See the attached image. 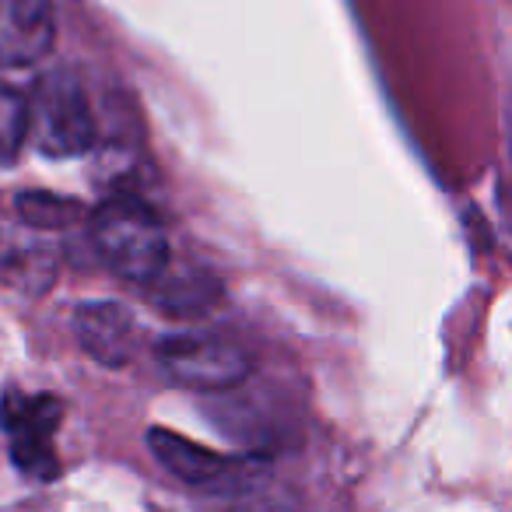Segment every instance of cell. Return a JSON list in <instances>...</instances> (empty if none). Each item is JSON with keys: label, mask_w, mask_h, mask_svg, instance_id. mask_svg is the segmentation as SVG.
I'll return each instance as SVG.
<instances>
[{"label": "cell", "mask_w": 512, "mask_h": 512, "mask_svg": "<svg viewBox=\"0 0 512 512\" xmlns=\"http://www.w3.org/2000/svg\"><path fill=\"white\" fill-rule=\"evenodd\" d=\"M92 246L109 271L134 285H151L169 267V232L151 204L137 197H109L88 218Z\"/></svg>", "instance_id": "1"}, {"label": "cell", "mask_w": 512, "mask_h": 512, "mask_svg": "<svg viewBox=\"0 0 512 512\" xmlns=\"http://www.w3.org/2000/svg\"><path fill=\"white\" fill-rule=\"evenodd\" d=\"M99 123L74 71H46L25 95V144L46 158H78L92 151Z\"/></svg>", "instance_id": "2"}, {"label": "cell", "mask_w": 512, "mask_h": 512, "mask_svg": "<svg viewBox=\"0 0 512 512\" xmlns=\"http://www.w3.org/2000/svg\"><path fill=\"white\" fill-rule=\"evenodd\" d=\"M158 362L172 383L200 393H221L246 383L253 358L221 334H176L158 344Z\"/></svg>", "instance_id": "3"}, {"label": "cell", "mask_w": 512, "mask_h": 512, "mask_svg": "<svg viewBox=\"0 0 512 512\" xmlns=\"http://www.w3.org/2000/svg\"><path fill=\"white\" fill-rule=\"evenodd\" d=\"M64 407L57 397H22L11 393L0 404V425L11 442L18 467L36 477H53L60 470L57 449H53V432H57Z\"/></svg>", "instance_id": "4"}, {"label": "cell", "mask_w": 512, "mask_h": 512, "mask_svg": "<svg viewBox=\"0 0 512 512\" xmlns=\"http://www.w3.org/2000/svg\"><path fill=\"white\" fill-rule=\"evenodd\" d=\"M148 446L169 474H176L179 481L193 484V488L214 491V484H232V491H253V484L264 474L260 463L228 460V456L197 446V442L186 439V435L165 432V428H151Z\"/></svg>", "instance_id": "5"}, {"label": "cell", "mask_w": 512, "mask_h": 512, "mask_svg": "<svg viewBox=\"0 0 512 512\" xmlns=\"http://www.w3.org/2000/svg\"><path fill=\"white\" fill-rule=\"evenodd\" d=\"M57 43L53 0H0V67L22 71L50 57Z\"/></svg>", "instance_id": "6"}, {"label": "cell", "mask_w": 512, "mask_h": 512, "mask_svg": "<svg viewBox=\"0 0 512 512\" xmlns=\"http://www.w3.org/2000/svg\"><path fill=\"white\" fill-rule=\"evenodd\" d=\"M74 334L88 358L106 369L130 365L137 355V327L134 316L120 302H85L74 313Z\"/></svg>", "instance_id": "7"}, {"label": "cell", "mask_w": 512, "mask_h": 512, "mask_svg": "<svg viewBox=\"0 0 512 512\" xmlns=\"http://www.w3.org/2000/svg\"><path fill=\"white\" fill-rule=\"evenodd\" d=\"M151 285H162L165 292H155L158 306L169 309L176 316H190V313H204L218 302L221 288L218 281H211L207 274L186 271V274H172V267H165Z\"/></svg>", "instance_id": "8"}, {"label": "cell", "mask_w": 512, "mask_h": 512, "mask_svg": "<svg viewBox=\"0 0 512 512\" xmlns=\"http://www.w3.org/2000/svg\"><path fill=\"white\" fill-rule=\"evenodd\" d=\"M0 267H4V278H11L15 285H25L29 292H39V288H46L53 281L57 260L39 242H11V246L4 242Z\"/></svg>", "instance_id": "9"}, {"label": "cell", "mask_w": 512, "mask_h": 512, "mask_svg": "<svg viewBox=\"0 0 512 512\" xmlns=\"http://www.w3.org/2000/svg\"><path fill=\"white\" fill-rule=\"evenodd\" d=\"M25 148V95L0 81V165H11Z\"/></svg>", "instance_id": "10"}, {"label": "cell", "mask_w": 512, "mask_h": 512, "mask_svg": "<svg viewBox=\"0 0 512 512\" xmlns=\"http://www.w3.org/2000/svg\"><path fill=\"white\" fill-rule=\"evenodd\" d=\"M74 207L71 200L50 197V193H22L18 197V211L29 221L32 228H64L67 221H74Z\"/></svg>", "instance_id": "11"}, {"label": "cell", "mask_w": 512, "mask_h": 512, "mask_svg": "<svg viewBox=\"0 0 512 512\" xmlns=\"http://www.w3.org/2000/svg\"><path fill=\"white\" fill-rule=\"evenodd\" d=\"M235 512H292L288 505H281V502H246V505H239Z\"/></svg>", "instance_id": "12"}]
</instances>
